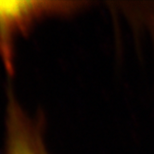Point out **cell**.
<instances>
[{"label":"cell","instance_id":"cell-1","mask_svg":"<svg viewBox=\"0 0 154 154\" xmlns=\"http://www.w3.org/2000/svg\"><path fill=\"white\" fill-rule=\"evenodd\" d=\"M88 6L79 0L0 1V60L8 75L15 72L16 42L37 23L51 17H67Z\"/></svg>","mask_w":154,"mask_h":154},{"label":"cell","instance_id":"cell-2","mask_svg":"<svg viewBox=\"0 0 154 154\" xmlns=\"http://www.w3.org/2000/svg\"><path fill=\"white\" fill-rule=\"evenodd\" d=\"M5 154H49L40 120L31 117L9 90L5 118Z\"/></svg>","mask_w":154,"mask_h":154}]
</instances>
